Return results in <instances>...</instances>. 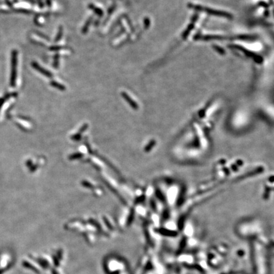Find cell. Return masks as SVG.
Segmentation results:
<instances>
[{"label":"cell","instance_id":"cell-2","mask_svg":"<svg viewBox=\"0 0 274 274\" xmlns=\"http://www.w3.org/2000/svg\"><path fill=\"white\" fill-rule=\"evenodd\" d=\"M32 65L35 69L38 71L39 72H41V74H43V75L46 76V77H48V78H51L52 77L51 73L48 72L47 70H46L44 68H43L42 67H41L39 65H38L36 62H32Z\"/></svg>","mask_w":274,"mask_h":274},{"label":"cell","instance_id":"cell-5","mask_svg":"<svg viewBox=\"0 0 274 274\" xmlns=\"http://www.w3.org/2000/svg\"><path fill=\"white\" fill-rule=\"evenodd\" d=\"M89 7L91 9H93V10H94L93 11H94L95 12H96L97 13H98V15H100V16H101V15H102L103 14V12H102V10H100V9H98V8H96L95 6H91V5H90L89 6Z\"/></svg>","mask_w":274,"mask_h":274},{"label":"cell","instance_id":"cell-7","mask_svg":"<svg viewBox=\"0 0 274 274\" xmlns=\"http://www.w3.org/2000/svg\"><path fill=\"white\" fill-rule=\"evenodd\" d=\"M62 35V28H60V29H59V31H58V33L57 37V38L55 39V41H56V42L58 41V40L61 38Z\"/></svg>","mask_w":274,"mask_h":274},{"label":"cell","instance_id":"cell-4","mask_svg":"<svg viewBox=\"0 0 274 274\" xmlns=\"http://www.w3.org/2000/svg\"><path fill=\"white\" fill-rule=\"evenodd\" d=\"M50 84L51 85H52L53 87H55V88H58V89H59V90H65V87L64 86H63V85H62V84H59V83H58L57 82H55V81H52V82H51L50 83Z\"/></svg>","mask_w":274,"mask_h":274},{"label":"cell","instance_id":"cell-1","mask_svg":"<svg viewBox=\"0 0 274 274\" xmlns=\"http://www.w3.org/2000/svg\"><path fill=\"white\" fill-rule=\"evenodd\" d=\"M17 50H13L12 53V72L10 78V84L13 87L16 84L17 79Z\"/></svg>","mask_w":274,"mask_h":274},{"label":"cell","instance_id":"cell-3","mask_svg":"<svg viewBox=\"0 0 274 274\" xmlns=\"http://www.w3.org/2000/svg\"><path fill=\"white\" fill-rule=\"evenodd\" d=\"M121 95L123 97V98L126 100L127 102L129 103V104L133 108H134L135 109H137L138 108V105H137V104L134 101H133V100L130 97V96L128 94H127V93H126L124 92H123L121 93Z\"/></svg>","mask_w":274,"mask_h":274},{"label":"cell","instance_id":"cell-6","mask_svg":"<svg viewBox=\"0 0 274 274\" xmlns=\"http://www.w3.org/2000/svg\"><path fill=\"white\" fill-rule=\"evenodd\" d=\"M23 266H25V267H27V268L31 269V270H34V271H36V270H35V267H34V266H32L31 264H29L28 262L24 261V262H23Z\"/></svg>","mask_w":274,"mask_h":274}]
</instances>
